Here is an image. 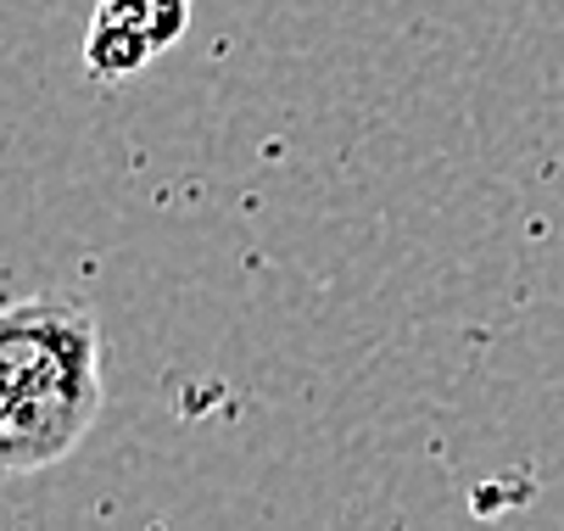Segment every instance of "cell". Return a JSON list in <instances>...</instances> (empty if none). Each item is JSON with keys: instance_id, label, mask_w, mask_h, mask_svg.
<instances>
[{"instance_id": "6da1fadb", "label": "cell", "mask_w": 564, "mask_h": 531, "mask_svg": "<svg viewBox=\"0 0 564 531\" xmlns=\"http://www.w3.org/2000/svg\"><path fill=\"white\" fill-rule=\"evenodd\" d=\"M101 420V330L73 296L0 308V476L62 465Z\"/></svg>"}, {"instance_id": "7a4b0ae2", "label": "cell", "mask_w": 564, "mask_h": 531, "mask_svg": "<svg viewBox=\"0 0 564 531\" xmlns=\"http://www.w3.org/2000/svg\"><path fill=\"white\" fill-rule=\"evenodd\" d=\"M96 18L140 34L151 51H169L191 23V0H96Z\"/></svg>"}, {"instance_id": "3957f363", "label": "cell", "mask_w": 564, "mask_h": 531, "mask_svg": "<svg viewBox=\"0 0 564 531\" xmlns=\"http://www.w3.org/2000/svg\"><path fill=\"white\" fill-rule=\"evenodd\" d=\"M151 56L156 51L140 34L118 29V23H101L96 18L90 34H85V67H90V79H129V73H140Z\"/></svg>"}]
</instances>
